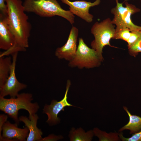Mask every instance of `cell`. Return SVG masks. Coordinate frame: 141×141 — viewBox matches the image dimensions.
Returning <instances> with one entry per match:
<instances>
[{
  "mask_svg": "<svg viewBox=\"0 0 141 141\" xmlns=\"http://www.w3.org/2000/svg\"><path fill=\"white\" fill-rule=\"evenodd\" d=\"M5 2L8 25L15 39L13 47L5 52V54L9 55L26 51L29 47L31 26L21 0H5Z\"/></svg>",
  "mask_w": 141,
  "mask_h": 141,
  "instance_id": "cell-1",
  "label": "cell"
},
{
  "mask_svg": "<svg viewBox=\"0 0 141 141\" xmlns=\"http://www.w3.org/2000/svg\"><path fill=\"white\" fill-rule=\"evenodd\" d=\"M25 12L32 13L42 17L56 16L64 18L72 25L75 22V16L69 10L62 9L57 0H24Z\"/></svg>",
  "mask_w": 141,
  "mask_h": 141,
  "instance_id": "cell-2",
  "label": "cell"
},
{
  "mask_svg": "<svg viewBox=\"0 0 141 141\" xmlns=\"http://www.w3.org/2000/svg\"><path fill=\"white\" fill-rule=\"evenodd\" d=\"M32 95L23 93L19 94L15 98L6 99L0 97V109L7 114L18 124L19 122L18 118V111L21 109L27 111L29 116L34 115L38 111L39 107L37 102L32 103Z\"/></svg>",
  "mask_w": 141,
  "mask_h": 141,
  "instance_id": "cell-3",
  "label": "cell"
},
{
  "mask_svg": "<svg viewBox=\"0 0 141 141\" xmlns=\"http://www.w3.org/2000/svg\"><path fill=\"white\" fill-rule=\"evenodd\" d=\"M91 33L95 38L91 43L92 48L96 51L102 62L103 59L102 54L104 47L107 45L111 46L110 40L115 37V26L111 20L107 18L100 22H95L91 28Z\"/></svg>",
  "mask_w": 141,
  "mask_h": 141,
  "instance_id": "cell-4",
  "label": "cell"
},
{
  "mask_svg": "<svg viewBox=\"0 0 141 141\" xmlns=\"http://www.w3.org/2000/svg\"><path fill=\"white\" fill-rule=\"evenodd\" d=\"M115 0L116 5L111 9V12L114 15L111 21L116 26V32L124 27L128 28L131 31H141V26L134 24L131 19V15L139 12L140 9L127 2H125L126 7H124L123 3Z\"/></svg>",
  "mask_w": 141,
  "mask_h": 141,
  "instance_id": "cell-5",
  "label": "cell"
},
{
  "mask_svg": "<svg viewBox=\"0 0 141 141\" xmlns=\"http://www.w3.org/2000/svg\"><path fill=\"white\" fill-rule=\"evenodd\" d=\"M101 62L96 51L89 47L82 38H79L76 54L68 65L72 68L89 69L99 66Z\"/></svg>",
  "mask_w": 141,
  "mask_h": 141,
  "instance_id": "cell-6",
  "label": "cell"
},
{
  "mask_svg": "<svg viewBox=\"0 0 141 141\" xmlns=\"http://www.w3.org/2000/svg\"><path fill=\"white\" fill-rule=\"evenodd\" d=\"M18 52L12 54V63L9 76L4 84L0 87V97L9 95L11 98H15L21 90L26 88L27 85L19 82L15 74L16 63Z\"/></svg>",
  "mask_w": 141,
  "mask_h": 141,
  "instance_id": "cell-7",
  "label": "cell"
},
{
  "mask_svg": "<svg viewBox=\"0 0 141 141\" xmlns=\"http://www.w3.org/2000/svg\"><path fill=\"white\" fill-rule=\"evenodd\" d=\"M71 82L68 80L67 81L66 90L63 98L59 101L52 100L51 104H46L43 109V113L47 114L48 119L46 122L51 125H55L60 122V119L57 116L61 111H64L66 106H75L69 104L67 101V94L71 85Z\"/></svg>",
  "mask_w": 141,
  "mask_h": 141,
  "instance_id": "cell-8",
  "label": "cell"
},
{
  "mask_svg": "<svg viewBox=\"0 0 141 141\" xmlns=\"http://www.w3.org/2000/svg\"><path fill=\"white\" fill-rule=\"evenodd\" d=\"M63 3L69 7V10L73 15H75L88 23L91 22L93 16L89 13L90 8L98 5L101 0H96L92 3L85 1H76L71 2L69 0H61Z\"/></svg>",
  "mask_w": 141,
  "mask_h": 141,
  "instance_id": "cell-9",
  "label": "cell"
},
{
  "mask_svg": "<svg viewBox=\"0 0 141 141\" xmlns=\"http://www.w3.org/2000/svg\"><path fill=\"white\" fill-rule=\"evenodd\" d=\"M78 33V28L73 26L66 43L56 50L55 55L58 58L64 59L69 61L74 58L77 47V43Z\"/></svg>",
  "mask_w": 141,
  "mask_h": 141,
  "instance_id": "cell-10",
  "label": "cell"
},
{
  "mask_svg": "<svg viewBox=\"0 0 141 141\" xmlns=\"http://www.w3.org/2000/svg\"><path fill=\"white\" fill-rule=\"evenodd\" d=\"M16 123L12 124L8 121H6L2 127V141H25L28 136L29 130L26 127L24 128L18 127Z\"/></svg>",
  "mask_w": 141,
  "mask_h": 141,
  "instance_id": "cell-11",
  "label": "cell"
},
{
  "mask_svg": "<svg viewBox=\"0 0 141 141\" xmlns=\"http://www.w3.org/2000/svg\"><path fill=\"white\" fill-rule=\"evenodd\" d=\"M15 44L14 36L9 27L7 16L0 14V48L8 50Z\"/></svg>",
  "mask_w": 141,
  "mask_h": 141,
  "instance_id": "cell-12",
  "label": "cell"
},
{
  "mask_svg": "<svg viewBox=\"0 0 141 141\" xmlns=\"http://www.w3.org/2000/svg\"><path fill=\"white\" fill-rule=\"evenodd\" d=\"M28 119L26 116H22L19 118L20 121L22 122L28 129L29 135L26 139L27 141H41L43 138V133L41 130L37 127V120L39 117L34 114L29 116Z\"/></svg>",
  "mask_w": 141,
  "mask_h": 141,
  "instance_id": "cell-13",
  "label": "cell"
},
{
  "mask_svg": "<svg viewBox=\"0 0 141 141\" xmlns=\"http://www.w3.org/2000/svg\"><path fill=\"white\" fill-rule=\"evenodd\" d=\"M123 108L129 116V121L127 124L119 130V131L121 132L125 130H129L131 134L140 131L141 130V117L132 114L126 107L124 106Z\"/></svg>",
  "mask_w": 141,
  "mask_h": 141,
  "instance_id": "cell-14",
  "label": "cell"
},
{
  "mask_svg": "<svg viewBox=\"0 0 141 141\" xmlns=\"http://www.w3.org/2000/svg\"><path fill=\"white\" fill-rule=\"evenodd\" d=\"M12 63L10 57H0V87L4 84L9 76Z\"/></svg>",
  "mask_w": 141,
  "mask_h": 141,
  "instance_id": "cell-15",
  "label": "cell"
},
{
  "mask_svg": "<svg viewBox=\"0 0 141 141\" xmlns=\"http://www.w3.org/2000/svg\"><path fill=\"white\" fill-rule=\"evenodd\" d=\"M94 134L93 130H90L85 132L81 128L77 129L72 128L69 136L71 141H90Z\"/></svg>",
  "mask_w": 141,
  "mask_h": 141,
  "instance_id": "cell-16",
  "label": "cell"
},
{
  "mask_svg": "<svg viewBox=\"0 0 141 141\" xmlns=\"http://www.w3.org/2000/svg\"><path fill=\"white\" fill-rule=\"evenodd\" d=\"M94 134L99 138V141H120V139L119 133L117 132L107 133L105 131H102L97 128H95L93 130Z\"/></svg>",
  "mask_w": 141,
  "mask_h": 141,
  "instance_id": "cell-17",
  "label": "cell"
},
{
  "mask_svg": "<svg viewBox=\"0 0 141 141\" xmlns=\"http://www.w3.org/2000/svg\"><path fill=\"white\" fill-rule=\"evenodd\" d=\"M131 34V31L127 27L124 28L116 32L114 39H121L127 42Z\"/></svg>",
  "mask_w": 141,
  "mask_h": 141,
  "instance_id": "cell-18",
  "label": "cell"
},
{
  "mask_svg": "<svg viewBox=\"0 0 141 141\" xmlns=\"http://www.w3.org/2000/svg\"><path fill=\"white\" fill-rule=\"evenodd\" d=\"M119 136L121 140L123 141H141V130L139 132L132 134L129 138L125 137L122 133L119 134Z\"/></svg>",
  "mask_w": 141,
  "mask_h": 141,
  "instance_id": "cell-19",
  "label": "cell"
},
{
  "mask_svg": "<svg viewBox=\"0 0 141 141\" xmlns=\"http://www.w3.org/2000/svg\"><path fill=\"white\" fill-rule=\"evenodd\" d=\"M141 35V31H131V35L127 41L129 48L133 45Z\"/></svg>",
  "mask_w": 141,
  "mask_h": 141,
  "instance_id": "cell-20",
  "label": "cell"
},
{
  "mask_svg": "<svg viewBox=\"0 0 141 141\" xmlns=\"http://www.w3.org/2000/svg\"><path fill=\"white\" fill-rule=\"evenodd\" d=\"M128 49L130 52L133 54L141 52V35L136 42Z\"/></svg>",
  "mask_w": 141,
  "mask_h": 141,
  "instance_id": "cell-21",
  "label": "cell"
},
{
  "mask_svg": "<svg viewBox=\"0 0 141 141\" xmlns=\"http://www.w3.org/2000/svg\"><path fill=\"white\" fill-rule=\"evenodd\" d=\"M5 0H0V10L1 13L7 16V9Z\"/></svg>",
  "mask_w": 141,
  "mask_h": 141,
  "instance_id": "cell-22",
  "label": "cell"
},
{
  "mask_svg": "<svg viewBox=\"0 0 141 141\" xmlns=\"http://www.w3.org/2000/svg\"><path fill=\"white\" fill-rule=\"evenodd\" d=\"M63 138L61 136H55L54 134H51L48 136L43 138L41 141H56Z\"/></svg>",
  "mask_w": 141,
  "mask_h": 141,
  "instance_id": "cell-23",
  "label": "cell"
},
{
  "mask_svg": "<svg viewBox=\"0 0 141 141\" xmlns=\"http://www.w3.org/2000/svg\"><path fill=\"white\" fill-rule=\"evenodd\" d=\"M8 116L7 115L4 114H1L0 115V140L2 141V137L1 135V132L2 131V127L3 124L7 121Z\"/></svg>",
  "mask_w": 141,
  "mask_h": 141,
  "instance_id": "cell-24",
  "label": "cell"
}]
</instances>
